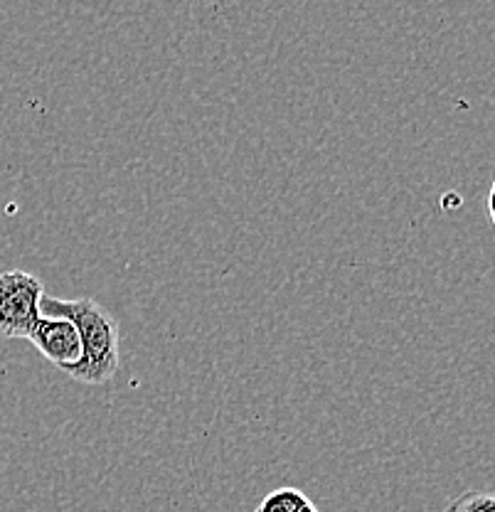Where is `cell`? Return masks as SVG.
Returning <instances> with one entry per match:
<instances>
[{"instance_id":"4","label":"cell","mask_w":495,"mask_h":512,"mask_svg":"<svg viewBox=\"0 0 495 512\" xmlns=\"http://www.w3.org/2000/svg\"><path fill=\"white\" fill-rule=\"evenodd\" d=\"M444 512H495V493L468 490L446 505Z\"/></svg>"},{"instance_id":"5","label":"cell","mask_w":495,"mask_h":512,"mask_svg":"<svg viewBox=\"0 0 495 512\" xmlns=\"http://www.w3.org/2000/svg\"><path fill=\"white\" fill-rule=\"evenodd\" d=\"M488 215H491V222L495 224V180L491 192H488Z\"/></svg>"},{"instance_id":"1","label":"cell","mask_w":495,"mask_h":512,"mask_svg":"<svg viewBox=\"0 0 495 512\" xmlns=\"http://www.w3.org/2000/svg\"><path fill=\"white\" fill-rule=\"evenodd\" d=\"M40 313L52 318H67L77 325L79 338H82V360L65 370L72 380L104 384L116 375L121 362L119 323L101 303L94 298L65 301V298L45 293L40 301Z\"/></svg>"},{"instance_id":"2","label":"cell","mask_w":495,"mask_h":512,"mask_svg":"<svg viewBox=\"0 0 495 512\" xmlns=\"http://www.w3.org/2000/svg\"><path fill=\"white\" fill-rule=\"evenodd\" d=\"M45 286L28 271H3L0 274V335L3 338H30L40 320V301Z\"/></svg>"},{"instance_id":"3","label":"cell","mask_w":495,"mask_h":512,"mask_svg":"<svg viewBox=\"0 0 495 512\" xmlns=\"http://www.w3.org/2000/svg\"><path fill=\"white\" fill-rule=\"evenodd\" d=\"M28 340L62 372L82 360V338L77 325L67 318L40 316Z\"/></svg>"}]
</instances>
